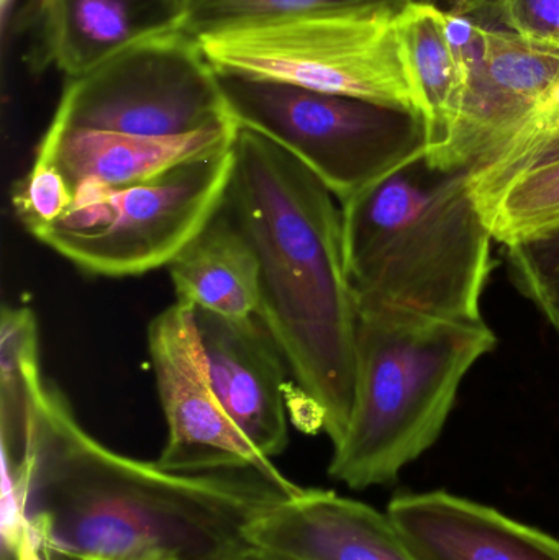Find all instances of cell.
Listing matches in <instances>:
<instances>
[{"label": "cell", "mask_w": 559, "mask_h": 560, "mask_svg": "<svg viewBox=\"0 0 559 560\" xmlns=\"http://www.w3.org/2000/svg\"><path fill=\"white\" fill-rule=\"evenodd\" d=\"M249 539L286 560H416L387 513L334 490L281 500L253 523Z\"/></svg>", "instance_id": "obj_12"}, {"label": "cell", "mask_w": 559, "mask_h": 560, "mask_svg": "<svg viewBox=\"0 0 559 560\" xmlns=\"http://www.w3.org/2000/svg\"><path fill=\"white\" fill-rule=\"evenodd\" d=\"M445 32L462 75V102L446 147L429 161L473 171L511 138L559 82V46L445 10Z\"/></svg>", "instance_id": "obj_9"}, {"label": "cell", "mask_w": 559, "mask_h": 560, "mask_svg": "<svg viewBox=\"0 0 559 560\" xmlns=\"http://www.w3.org/2000/svg\"><path fill=\"white\" fill-rule=\"evenodd\" d=\"M496 242L511 246L559 230V161L475 199Z\"/></svg>", "instance_id": "obj_19"}, {"label": "cell", "mask_w": 559, "mask_h": 560, "mask_svg": "<svg viewBox=\"0 0 559 560\" xmlns=\"http://www.w3.org/2000/svg\"><path fill=\"white\" fill-rule=\"evenodd\" d=\"M238 125L226 124L180 137H135L84 128L48 127L36 156L58 167L71 186L94 180L117 187L158 176L186 161L232 147Z\"/></svg>", "instance_id": "obj_14"}, {"label": "cell", "mask_w": 559, "mask_h": 560, "mask_svg": "<svg viewBox=\"0 0 559 560\" xmlns=\"http://www.w3.org/2000/svg\"><path fill=\"white\" fill-rule=\"evenodd\" d=\"M232 147L128 186L79 184L68 212L35 238L89 276L167 268L222 206Z\"/></svg>", "instance_id": "obj_6"}, {"label": "cell", "mask_w": 559, "mask_h": 560, "mask_svg": "<svg viewBox=\"0 0 559 560\" xmlns=\"http://www.w3.org/2000/svg\"><path fill=\"white\" fill-rule=\"evenodd\" d=\"M220 404L246 440L272 459L289 446L288 364L258 316L226 318L194 308Z\"/></svg>", "instance_id": "obj_11"}, {"label": "cell", "mask_w": 559, "mask_h": 560, "mask_svg": "<svg viewBox=\"0 0 559 560\" xmlns=\"http://www.w3.org/2000/svg\"><path fill=\"white\" fill-rule=\"evenodd\" d=\"M148 351L167 427L166 444L156 460L163 469L179 474L256 469L282 476L220 404L193 306L176 302L154 316L148 326Z\"/></svg>", "instance_id": "obj_10"}, {"label": "cell", "mask_w": 559, "mask_h": 560, "mask_svg": "<svg viewBox=\"0 0 559 560\" xmlns=\"http://www.w3.org/2000/svg\"><path fill=\"white\" fill-rule=\"evenodd\" d=\"M167 271L177 303L226 318L258 316V259L222 207L180 249Z\"/></svg>", "instance_id": "obj_16"}, {"label": "cell", "mask_w": 559, "mask_h": 560, "mask_svg": "<svg viewBox=\"0 0 559 560\" xmlns=\"http://www.w3.org/2000/svg\"><path fill=\"white\" fill-rule=\"evenodd\" d=\"M397 36L433 160L452 137L462 102V75L445 32V10L410 0L396 13Z\"/></svg>", "instance_id": "obj_17"}, {"label": "cell", "mask_w": 559, "mask_h": 560, "mask_svg": "<svg viewBox=\"0 0 559 560\" xmlns=\"http://www.w3.org/2000/svg\"><path fill=\"white\" fill-rule=\"evenodd\" d=\"M559 161V82L538 101L517 130L471 171L475 199L489 196L527 171Z\"/></svg>", "instance_id": "obj_20"}, {"label": "cell", "mask_w": 559, "mask_h": 560, "mask_svg": "<svg viewBox=\"0 0 559 560\" xmlns=\"http://www.w3.org/2000/svg\"><path fill=\"white\" fill-rule=\"evenodd\" d=\"M498 345L479 322L361 310L350 423L328 474L353 490L391 486L439 440L463 381Z\"/></svg>", "instance_id": "obj_4"}, {"label": "cell", "mask_w": 559, "mask_h": 560, "mask_svg": "<svg viewBox=\"0 0 559 560\" xmlns=\"http://www.w3.org/2000/svg\"><path fill=\"white\" fill-rule=\"evenodd\" d=\"M284 398L289 418L299 430L308 434L325 430L324 408L298 384H286Z\"/></svg>", "instance_id": "obj_25"}, {"label": "cell", "mask_w": 559, "mask_h": 560, "mask_svg": "<svg viewBox=\"0 0 559 560\" xmlns=\"http://www.w3.org/2000/svg\"><path fill=\"white\" fill-rule=\"evenodd\" d=\"M387 515L416 560H559V539L453 493H400Z\"/></svg>", "instance_id": "obj_13"}, {"label": "cell", "mask_w": 559, "mask_h": 560, "mask_svg": "<svg viewBox=\"0 0 559 560\" xmlns=\"http://www.w3.org/2000/svg\"><path fill=\"white\" fill-rule=\"evenodd\" d=\"M505 248L512 282L551 322L559 313V230Z\"/></svg>", "instance_id": "obj_22"}, {"label": "cell", "mask_w": 559, "mask_h": 560, "mask_svg": "<svg viewBox=\"0 0 559 560\" xmlns=\"http://www.w3.org/2000/svg\"><path fill=\"white\" fill-rule=\"evenodd\" d=\"M43 385L35 313L28 306L5 305L0 319L2 444H15L22 438Z\"/></svg>", "instance_id": "obj_18"}, {"label": "cell", "mask_w": 559, "mask_h": 560, "mask_svg": "<svg viewBox=\"0 0 559 560\" xmlns=\"http://www.w3.org/2000/svg\"><path fill=\"white\" fill-rule=\"evenodd\" d=\"M407 2H410V0H407Z\"/></svg>", "instance_id": "obj_30"}, {"label": "cell", "mask_w": 559, "mask_h": 560, "mask_svg": "<svg viewBox=\"0 0 559 560\" xmlns=\"http://www.w3.org/2000/svg\"><path fill=\"white\" fill-rule=\"evenodd\" d=\"M485 7L499 28L559 46V0H482L473 12Z\"/></svg>", "instance_id": "obj_24"}, {"label": "cell", "mask_w": 559, "mask_h": 560, "mask_svg": "<svg viewBox=\"0 0 559 560\" xmlns=\"http://www.w3.org/2000/svg\"><path fill=\"white\" fill-rule=\"evenodd\" d=\"M222 209L259 266L258 318L295 384L321 404L338 444L357 390L358 308L345 265L341 207L301 161L238 127Z\"/></svg>", "instance_id": "obj_2"}, {"label": "cell", "mask_w": 559, "mask_h": 560, "mask_svg": "<svg viewBox=\"0 0 559 560\" xmlns=\"http://www.w3.org/2000/svg\"><path fill=\"white\" fill-rule=\"evenodd\" d=\"M235 124L216 69L184 28L148 36L71 79L49 127L180 137Z\"/></svg>", "instance_id": "obj_8"}, {"label": "cell", "mask_w": 559, "mask_h": 560, "mask_svg": "<svg viewBox=\"0 0 559 560\" xmlns=\"http://www.w3.org/2000/svg\"><path fill=\"white\" fill-rule=\"evenodd\" d=\"M2 454L3 493L49 556L71 560H245L253 523L304 489L284 474H179L124 456L82 428L49 381Z\"/></svg>", "instance_id": "obj_1"}, {"label": "cell", "mask_w": 559, "mask_h": 560, "mask_svg": "<svg viewBox=\"0 0 559 560\" xmlns=\"http://www.w3.org/2000/svg\"><path fill=\"white\" fill-rule=\"evenodd\" d=\"M184 0H42L46 61L74 79L148 36L183 28Z\"/></svg>", "instance_id": "obj_15"}, {"label": "cell", "mask_w": 559, "mask_h": 560, "mask_svg": "<svg viewBox=\"0 0 559 560\" xmlns=\"http://www.w3.org/2000/svg\"><path fill=\"white\" fill-rule=\"evenodd\" d=\"M406 2L407 0H184L183 28L197 36L299 13L371 5L403 7Z\"/></svg>", "instance_id": "obj_21"}, {"label": "cell", "mask_w": 559, "mask_h": 560, "mask_svg": "<svg viewBox=\"0 0 559 560\" xmlns=\"http://www.w3.org/2000/svg\"><path fill=\"white\" fill-rule=\"evenodd\" d=\"M445 2L452 3L453 12L459 13H471L475 7L478 5L479 0H445Z\"/></svg>", "instance_id": "obj_26"}, {"label": "cell", "mask_w": 559, "mask_h": 560, "mask_svg": "<svg viewBox=\"0 0 559 560\" xmlns=\"http://www.w3.org/2000/svg\"><path fill=\"white\" fill-rule=\"evenodd\" d=\"M245 560H286L282 558H278V556L269 555V552L259 551V549H255L252 555L248 556Z\"/></svg>", "instance_id": "obj_27"}, {"label": "cell", "mask_w": 559, "mask_h": 560, "mask_svg": "<svg viewBox=\"0 0 559 560\" xmlns=\"http://www.w3.org/2000/svg\"><path fill=\"white\" fill-rule=\"evenodd\" d=\"M74 200V192L58 167L35 158L32 170L13 189L12 206L26 232L35 236L58 222Z\"/></svg>", "instance_id": "obj_23"}, {"label": "cell", "mask_w": 559, "mask_h": 560, "mask_svg": "<svg viewBox=\"0 0 559 560\" xmlns=\"http://www.w3.org/2000/svg\"><path fill=\"white\" fill-rule=\"evenodd\" d=\"M345 265L361 310L479 322L496 242L471 171L427 156L340 203Z\"/></svg>", "instance_id": "obj_3"}, {"label": "cell", "mask_w": 559, "mask_h": 560, "mask_svg": "<svg viewBox=\"0 0 559 560\" xmlns=\"http://www.w3.org/2000/svg\"><path fill=\"white\" fill-rule=\"evenodd\" d=\"M400 9L321 10L196 38L209 65L222 74L281 82L419 115L397 36Z\"/></svg>", "instance_id": "obj_5"}, {"label": "cell", "mask_w": 559, "mask_h": 560, "mask_svg": "<svg viewBox=\"0 0 559 560\" xmlns=\"http://www.w3.org/2000/svg\"><path fill=\"white\" fill-rule=\"evenodd\" d=\"M551 325H554V328L557 329L558 338H559V313L557 316H555L554 319H551Z\"/></svg>", "instance_id": "obj_29"}, {"label": "cell", "mask_w": 559, "mask_h": 560, "mask_svg": "<svg viewBox=\"0 0 559 560\" xmlns=\"http://www.w3.org/2000/svg\"><path fill=\"white\" fill-rule=\"evenodd\" d=\"M12 2V0H2V13L3 16H7V10H9V3Z\"/></svg>", "instance_id": "obj_28"}, {"label": "cell", "mask_w": 559, "mask_h": 560, "mask_svg": "<svg viewBox=\"0 0 559 560\" xmlns=\"http://www.w3.org/2000/svg\"><path fill=\"white\" fill-rule=\"evenodd\" d=\"M217 78L232 120L301 161L340 203L429 151L419 115L281 82Z\"/></svg>", "instance_id": "obj_7"}]
</instances>
